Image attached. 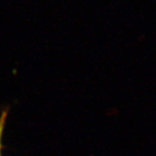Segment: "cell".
<instances>
[{
  "label": "cell",
  "mask_w": 156,
  "mask_h": 156,
  "mask_svg": "<svg viewBox=\"0 0 156 156\" xmlns=\"http://www.w3.org/2000/svg\"><path fill=\"white\" fill-rule=\"evenodd\" d=\"M9 114V109L6 108L2 111L1 115H0V156H2V137L6 122H7V117Z\"/></svg>",
  "instance_id": "obj_1"
}]
</instances>
